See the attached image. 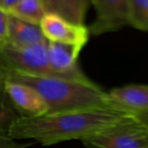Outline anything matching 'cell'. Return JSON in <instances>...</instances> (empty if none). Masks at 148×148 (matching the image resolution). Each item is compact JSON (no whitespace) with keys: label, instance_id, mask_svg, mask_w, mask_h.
I'll list each match as a JSON object with an SVG mask.
<instances>
[{"label":"cell","instance_id":"1","mask_svg":"<svg viewBox=\"0 0 148 148\" xmlns=\"http://www.w3.org/2000/svg\"><path fill=\"white\" fill-rule=\"evenodd\" d=\"M137 117L118 106L45 114L37 117L18 116L9 123L6 133L15 140L33 139L42 145L68 140H83L110 127Z\"/></svg>","mask_w":148,"mask_h":148},{"label":"cell","instance_id":"2","mask_svg":"<svg viewBox=\"0 0 148 148\" xmlns=\"http://www.w3.org/2000/svg\"><path fill=\"white\" fill-rule=\"evenodd\" d=\"M5 80L23 83L33 87L47 105V114L117 106L111 99L109 92L103 91L93 81L35 76L4 68Z\"/></svg>","mask_w":148,"mask_h":148},{"label":"cell","instance_id":"3","mask_svg":"<svg viewBox=\"0 0 148 148\" xmlns=\"http://www.w3.org/2000/svg\"><path fill=\"white\" fill-rule=\"evenodd\" d=\"M0 61L7 70L43 77L62 78L53 70L48 59V41L31 47L0 45Z\"/></svg>","mask_w":148,"mask_h":148},{"label":"cell","instance_id":"4","mask_svg":"<svg viewBox=\"0 0 148 148\" xmlns=\"http://www.w3.org/2000/svg\"><path fill=\"white\" fill-rule=\"evenodd\" d=\"M81 141L87 148H148V125L135 117Z\"/></svg>","mask_w":148,"mask_h":148},{"label":"cell","instance_id":"5","mask_svg":"<svg viewBox=\"0 0 148 148\" xmlns=\"http://www.w3.org/2000/svg\"><path fill=\"white\" fill-rule=\"evenodd\" d=\"M97 13L88 27L92 36L113 33L130 25V0H89Z\"/></svg>","mask_w":148,"mask_h":148},{"label":"cell","instance_id":"6","mask_svg":"<svg viewBox=\"0 0 148 148\" xmlns=\"http://www.w3.org/2000/svg\"><path fill=\"white\" fill-rule=\"evenodd\" d=\"M82 49V47L77 45L48 41V59L50 65L62 78L92 81L79 67L78 57Z\"/></svg>","mask_w":148,"mask_h":148},{"label":"cell","instance_id":"7","mask_svg":"<svg viewBox=\"0 0 148 148\" xmlns=\"http://www.w3.org/2000/svg\"><path fill=\"white\" fill-rule=\"evenodd\" d=\"M40 27L49 42L71 44L84 48L89 40L88 27L70 23L52 13H46Z\"/></svg>","mask_w":148,"mask_h":148},{"label":"cell","instance_id":"8","mask_svg":"<svg viewBox=\"0 0 148 148\" xmlns=\"http://www.w3.org/2000/svg\"><path fill=\"white\" fill-rule=\"evenodd\" d=\"M4 91L12 105L21 113V116L37 117L48 113V107L44 99L29 85L5 80Z\"/></svg>","mask_w":148,"mask_h":148},{"label":"cell","instance_id":"9","mask_svg":"<svg viewBox=\"0 0 148 148\" xmlns=\"http://www.w3.org/2000/svg\"><path fill=\"white\" fill-rule=\"evenodd\" d=\"M113 103L138 114L148 112V85L128 84L113 88L109 92Z\"/></svg>","mask_w":148,"mask_h":148},{"label":"cell","instance_id":"10","mask_svg":"<svg viewBox=\"0 0 148 148\" xmlns=\"http://www.w3.org/2000/svg\"><path fill=\"white\" fill-rule=\"evenodd\" d=\"M47 42L40 25L29 23L8 13L7 43L15 47H31Z\"/></svg>","mask_w":148,"mask_h":148},{"label":"cell","instance_id":"11","mask_svg":"<svg viewBox=\"0 0 148 148\" xmlns=\"http://www.w3.org/2000/svg\"><path fill=\"white\" fill-rule=\"evenodd\" d=\"M47 13L60 16L70 23L84 25L89 0H41Z\"/></svg>","mask_w":148,"mask_h":148},{"label":"cell","instance_id":"12","mask_svg":"<svg viewBox=\"0 0 148 148\" xmlns=\"http://www.w3.org/2000/svg\"><path fill=\"white\" fill-rule=\"evenodd\" d=\"M7 13L23 21L40 25L47 12L41 0H21Z\"/></svg>","mask_w":148,"mask_h":148},{"label":"cell","instance_id":"13","mask_svg":"<svg viewBox=\"0 0 148 148\" xmlns=\"http://www.w3.org/2000/svg\"><path fill=\"white\" fill-rule=\"evenodd\" d=\"M130 25L148 33V0H130Z\"/></svg>","mask_w":148,"mask_h":148},{"label":"cell","instance_id":"14","mask_svg":"<svg viewBox=\"0 0 148 148\" xmlns=\"http://www.w3.org/2000/svg\"><path fill=\"white\" fill-rule=\"evenodd\" d=\"M8 39V13L0 9V45L6 43Z\"/></svg>","mask_w":148,"mask_h":148},{"label":"cell","instance_id":"15","mask_svg":"<svg viewBox=\"0 0 148 148\" xmlns=\"http://www.w3.org/2000/svg\"><path fill=\"white\" fill-rule=\"evenodd\" d=\"M27 145L19 143L7 135L6 132L0 131V148H27Z\"/></svg>","mask_w":148,"mask_h":148},{"label":"cell","instance_id":"16","mask_svg":"<svg viewBox=\"0 0 148 148\" xmlns=\"http://www.w3.org/2000/svg\"><path fill=\"white\" fill-rule=\"evenodd\" d=\"M6 99L4 85H0V115H9V109L6 106Z\"/></svg>","mask_w":148,"mask_h":148},{"label":"cell","instance_id":"17","mask_svg":"<svg viewBox=\"0 0 148 148\" xmlns=\"http://www.w3.org/2000/svg\"><path fill=\"white\" fill-rule=\"evenodd\" d=\"M21 0H0V9L8 12Z\"/></svg>","mask_w":148,"mask_h":148},{"label":"cell","instance_id":"18","mask_svg":"<svg viewBox=\"0 0 148 148\" xmlns=\"http://www.w3.org/2000/svg\"><path fill=\"white\" fill-rule=\"evenodd\" d=\"M137 117L141 120L142 122H144L145 124L148 125V112H143V113H138Z\"/></svg>","mask_w":148,"mask_h":148},{"label":"cell","instance_id":"19","mask_svg":"<svg viewBox=\"0 0 148 148\" xmlns=\"http://www.w3.org/2000/svg\"><path fill=\"white\" fill-rule=\"evenodd\" d=\"M0 85H4V67L0 61Z\"/></svg>","mask_w":148,"mask_h":148}]
</instances>
